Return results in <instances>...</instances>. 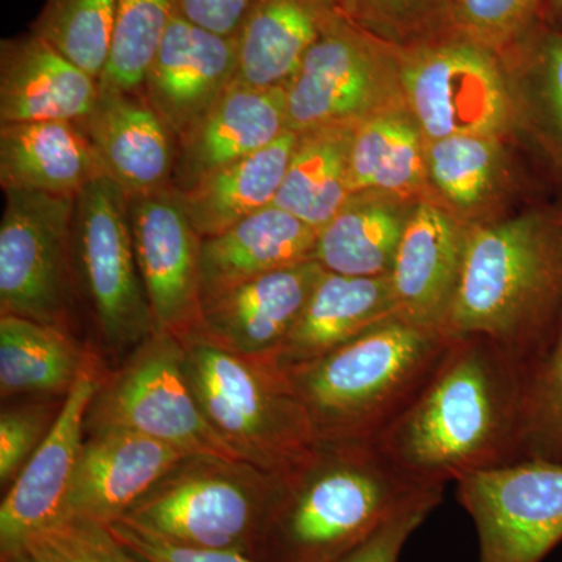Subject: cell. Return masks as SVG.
Masks as SVG:
<instances>
[{
	"instance_id": "cell-1",
	"label": "cell",
	"mask_w": 562,
	"mask_h": 562,
	"mask_svg": "<svg viewBox=\"0 0 562 562\" xmlns=\"http://www.w3.org/2000/svg\"><path fill=\"white\" fill-rule=\"evenodd\" d=\"M528 371L490 339L454 338L376 446L403 475L428 487L520 461Z\"/></svg>"
},
{
	"instance_id": "cell-2",
	"label": "cell",
	"mask_w": 562,
	"mask_h": 562,
	"mask_svg": "<svg viewBox=\"0 0 562 562\" xmlns=\"http://www.w3.org/2000/svg\"><path fill=\"white\" fill-rule=\"evenodd\" d=\"M561 330L562 213L473 224L443 333L482 336L531 368Z\"/></svg>"
},
{
	"instance_id": "cell-3",
	"label": "cell",
	"mask_w": 562,
	"mask_h": 562,
	"mask_svg": "<svg viewBox=\"0 0 562 562\" xmlns=\"http://www.w3.org/2000/svg\"><path fill=\"white\" fill-rule=\"evenodd\" d=\"M425 490L376 442H321L286 476L255 560L336 562Z\"/></svg>"
},
{
	"instance_id": "cell-4",
	"label": "cell",
	"mask_w": 562,
	"mask_h": 562,
	"mask_svg": "<svg viewBox=\"0 0 562 562\" xmlns=\"http://www.w3.org/2000/svg\"><path fill=\"white\" fill-rule=\"evenodd\" d=\"M453 338L394 317L284 369L319 442H375L416 397Z\"/></svg>"
},
{
	"instance_id": "cell-5",
	"label": "cell",
	"mask_w": 562,
	"mask_h": 562,
	"mask_svg": "<svg viewBox=\"0 0 562 562\" xmlns=\"http://www.w3.org/2000/svg\"><path fill=\"white\" fill-rule=\"evenodd\" d=\"M184 369L203 416L241 460L288 476L319 447L305 406L273 358H249L191 335Z\"/></svg>"
},
{
	"instance_id": "cell-6",
	"label": "cell",
	"mask_w": 562,
	"mask_h": 562,
	"mask_svg": "<svg viewBox=\"0 0 562 562\" xmlns=\"http://www.w3.org/2000/svg\"><path fill=\"white\" fill-rule=\"evenodd\" d=\"M284 483L244 460L190 454L120 520L165 541L255 560Z\"/></svg>"
},
{
	"instance_id": "cell-7",
	"label": "cell",
	"mask_w": 562,
	"mask_h": 562,
	"mask_svg": "<svg viewBox=\"0 0 562 562\" xmlns=\"http://www.w3.org/2000/svg\"><path fill=\"white\" fill-rule=\"evenodd\" d=\"M398 68L406 106L427 140L502 138L519 120L505 58L458 33L398 49Z\"/></svg>"
},
{
	"instance_id": "cell-8",
	"label": "cell",
	"mask_w": 562,
	"mask_h": 562,
	"mask_svg": "<svg viewBox=\"0 0 562 562\" xmlns=\"http://www.w3.org/2000/svg\"><path fill=\"white\" fill-rule=\"evenodd\" d=\"M106 430L139 432L187 454L241 460L203 416L184 369L183 344L168 331L151 333L120 371L103 379L85 431Z\"/></svg>"
},
{
	"instance_id": "cell-9",
	"label": "cell",
	"mask_w": 562,
	"mask_h": 562,
	"mask_svg": "<svg viewBox=\"0 0 562 562\" xmlns=\"http://www.w3.org/2000/svg\"><path fill=\"white\" fill-rule=\"evenodd\" d=\"M290 131L358 127L405 103L398 49L336 13L286 85Z\"/></svg>"
},
{
	"instance_id": "cell-10",
	"label": "cell",
	"mask_w": 562,
	"mask_h": 562,
	"mask_svg": "<svg viewBox=\"0 0 562 562\" xmlns=\"http://www.w3.org/2000/svg\"><path fill=\"white\" fill-rule=\"evenodd\" d=\"M128 203L120 187L99 177L74 205V273L103 338L116 350L135 349L157 330L136 261Z\"/></svg>"
},
{
	"instance_id": "cell-11",
	"label": "cell",
	"mask_w": 562,
	"mask_h": 562,
	"mask_svg": "<svg viewBox=\"0 0 562 562\" xmlns=\"http://www.w3.org/2000/svg\"><path fill=\"white\" fill-rule=\"evenodd\" d=\"M77 198V195H76ZM76 198L5 191L0 222V312L58 325L72 286Z\"/></svg>"
},
{
	"instance_id": "cell-12",
	"label": "cell",
	"mask_w": 562,
	"mask_h": 562,
	"mask_svg": "<svg viewBox=\"0 0 562 562\" xmlns=\"http://www.w3.org/2000/svg\"><path fill=\"white\" fill-rule=\"evenodd\" d=\"M454 483L479 536L476 562H542L562 542V464L514 461Z\"/></svg>"
},
{
	"instance_id": "cell-13",
	"label": "cell",
	"mask_w": 562,
	"mask_h": 562,
	"mask_svg": "<svg viewBox=\"0 0 562 562\" xmlns=\"http://www.w3.org/2000/svg\"><path fill=\"white\" fill-rule=\"evenodd\" d=\"M133 246L155 328L179 339L201 330L202 236L173 188L132 198Z\"/></svg>"
},
{
	"instance_id": "cell-14",
	"label": "cell",
	"mask_w": 562,
	"mask_h": 562,
	"mask_svg": "<svg viewBox=\"0 0 562 562\" xmlns=\"http://www.w3.org/2000/svg\"><path fill=\"white\" fill-rule=\"evenodd\" d=\"M103 382L94 355L61 402L60 413L0 505V557L33 532L65 519L66 502L83 447L85 420Z\"/></svg>"
},
{
	"instance_id": "cell-15",
	"label": "cell",
	"mask_w": 562,
	"mask_h": 562,
	"mask_svg": "<svg viewBox=\"0 0 562 562\" xmlns=\"http://www.w3.org/2000/svg\"><path fill=\"white\" fill-rule=\"evenodd\" d=\"M472 225L441 203L414 205L390 276L398 319L443 331Z\"/></svg>"
},
{
	"instance_id": "cell-16",
	"label": "cell",
	"mask_w": 562,
	"mask_h": 562,
	"mask_svg": "<svg viewBox=\"0 0 562 562\" xmlns=\"http://www.w3.org/2000/svg\"><path fill=\"white\" fill-rule=\"evenodd\" d=\"M238 74V38L176 14L144 81L143 92L177 139L205 116Z\"/></svg>"
},
{
	"instance_id": "cell-17",
	"label": "cell",
	"mask_w": 562,
	"mask_h": 562,
	"mask_svg": "<svg viewBox=\"0 0 562 562\" xmlns=\"http://www.w3.org/2000/svg\"><path fill=\"white\" fill-rule=\"evenodd\" d=\"M324 273L319 262L306 261L203 299L195 335L243 357L273 358Z\"/></svg>"
},
{
	"instance_id": "cell-18",
	"label": "cell",
	"mask_w": 562,
	"mask_h": 562,
	"mask_svg": "<svg viewBox=\"0 0 562 562\" xmlns=\"http://www.w3.org/2000/svg\"><path fill=\"white\" fill-rule=\"evenodd\" d=\"M187 457L139 432H90L81 447L65 517L116 522Z\"/></svg>"
},
{
	"instance_id": "cell-19",
	"label": "cell",
	"mask_w": 562,
	"mask_h": 562,
	"mask_svg": "<svg viewBox=\"0 0 562 562\" xmlns=\"http://www.w3.org/2000/svg\"><path fill=\"white\" fill-rule=\"evenodd\" d=\"M290 132L286 88L233 83L205 116L177 139L172 188L184 191Z\"/></svg>"
},
{
	"instance_id": "cell-20",
	"label": "cell",
	"mask_w": 562,
	"mask_h": 562,
	"mask_svg": "<svg viewBox=\"0 0 562 562\" xmlns=\"http://www.w3.org/2000/svg\"><path fill=\"white\" fill-rule=\"evenodd\" d=\"M87 132L103 177L128 199L172 188L177 136L144 92H103L90 116L79 122Z\"/></svg>"
},
{
	"instance_id": "cell-21",
	"label": "cell",
	"mask_w": 562,
	"mask_h": 562,
	"mask_svg": "<svg viewBox=\"0 0 562 562\" xmlns=\"http://www.w3.org/2000/svg\"><path fill=\"white\" fill-rule=\"evenodd\" d=\"M99 95V80L35 33L0 43V124L81 122Z\"/></svg>"
},
{
	"instance_id": "cell-22",
	"label": "cell",
	"mask_w": 562,
	"mask_h": 562,
	"mask_svg": "<svg viewBox=\"0 0 562 562\" xmlns=\"http://www.w3.org/2000/svg\"><path fill=\"white\" fill-rule=\"evenodd\" d=\"M319 231L272 205L210 238H202L203 299L266 273L314 260Z\"/></svg>"
},
{
	"instance_id": "cell-23",
	"label": "cell",
	"mask_w": 562,
	"mask_h": 562,
	"mask_svg": "<svg viewBox=\"0 0 562 562\" xmlns=\"http://www.w3.org/2000/svg\"><path fill=\"white\" fill-rule=\"evenodd\" d=\"M394 317L397 305L390 276L350 277L325 271L273 360L281 369L316 360Z\"/></svg>"
},
{
	"instance_id": "cell-24",
	"label": "cell",
	"mask_w": 562,
	"mask_h": 562,
	"mask_svg": "<svg viewBox=\"0 0 562 562\" xmlns=\"http://www.w3.org/2000/svg\"><path fill=\"white\" fill-rule=\"evenodd\" d=\"M103 177L102 166L79 122L0 124V187L76 198Z\"/></svg>"
},
{
	"instance_id": "cell-25",
	"label": "cell",
	"mask_w": 562,
	"mask_h": 562,
	"mask_svg": "<svg viewBox=\"0 0 562 562\" xmlns=\"http://www.w3.org/2000/svg\"><path fill=\"white\" fill-rule=\"evenodd\" d=\"M336 13L330 0H251L236 33V83L286 88Z\"/></svg>"
},
{
	"instance_id": "cell-26",
	"label": "cell",
	"mask_w": 562,
	"mask_h": 562,
	"mask_svg": "<svg viewBox=\"0 0 562 562\" xmlns=\"http://www.w3.org/2000/svg\"><path fill=\"white\" fill-rule=\"evenodd\" d=\"M425 146L427 139L406 103L361 122L351 144V195L432 201Z\"/></svg>"
},
{
	"instance_id": "cell-27",
	"label": "cell",
	"mask_w": 562,
	"mask_h": 562,
	"mask_svg": "<svg viewBox=\"0 0 562 562\" xmlns=\"http://www.w3.org/2000/svg\"><path fill=\"white\" fill-rule=\"evenodd\" d=\"M297 139V133L286 132L257 154L211 173L188 190L176 191L195 232L210 238L272 206Z\"/></svg>"
},
{
	"instance_id": "cell-28",
	"label": "cell",
	"mask_w": 562,
	"mask_h": 562,
	"mask_svg": "<svg viewBox=\"0 0 562 562\" xmlns=\"http://www.w3.org/2000/svg\"><path fill=\"white\" fill-rule=\"evenodd\" d=\"M416 203L379 194L351 195L319 232L314 261L339 276H391Z\"/></svg>"
},
{
	"instance_id": "cell-29",
	"label": "cell",
	"mask_w": 562,
	"mask_h": 562,
	"mask_svg": "<svg viewBox=\"0 0 562 562\" xmlns=\"http://www.w3.org/2000/svg\"><path fill=\"white\" fill-rule=\"evenodd\" d=\"M355 131L335 125L297 133V146L273 205L321 232L351 198Z\"/></svg>"
},
{
	"instance_id": "cell-30",
	"label": "cell",
	"mask_w": 562,
	"mask_h": 562,
	"mask_svg": "<svg viewBox=\"0 0 562 562\" xmlns=\"http://www.w3.org/2000/svg\"><path fill=\"white\" fill-rule=\"evenodd\" d=\"M88 355L58 325L0 314V394L68 395Z\"/></svg>"
},
{
	"instance_id": "cell-31",
	"label": "cell",
	"mask_w": 562,
	"mask_h": 562,
	"mask_svg": "<svg viewBox=\"0 0 562 562\" xmlns=\"http://www.w3.org/2000/svg\"><path fill=\"white\" fill-rule=\"evenodd\" d=\"M502 138L457 135L427 140L425 160L432 201L473 222L501 194L506 180Z\"/></svg>"
},
{
	"instance_id": "cell-32",
	"label": "cell",
	"mask_w": 562,
	"mask_h": 562,
	"mask_svg": "<svg viewBox=\"0 0 562 562\" xmlns=\"http://www.w3.org/2000/svg\"><path fill=\"white\" fill-rule=\"evenodd\" d=\"M543 146L562 165V31L542 21L505 57Z\"/></svg>"
},
{
	"instance_id": "cell-33",
	"label": "cell",
	"mask_w": 562,
	"mask_h": 562,
	"mask_svg": "<svg viewBox=\"0 0 562 562\" xmlns=\"http://www.w3.org/2000/svg\"><path fill=\"white\" fill-rule=\"evenodd\" d=\"M117 0H44L31 32L101 80L109 63Z\"/></svg>"
},
{
	"instance_id": "cell-34",
	"label": "cell",
	"mask_w": 562,
	"mask_h": 562,
	"mask_svg": "<svg viewBox=\"0 0 562 562\" xmlns=\"http://www.w3.org/2000/svg\"><path fill=\"white\" fill-rule=\"evenodd\" d=\"M176 14L177 0H117L116 24L101 91L143 92L147 70Z\"/></svg>"
},
{
	"instance_id": "cell-35",
	"label": "cell",
	"mask_w": 562,
	"mask_h": 562,
	"mask_svg": "<svg viewBox=\"0 0 562 562\" xmlns=\"http://www.w3.org/2000/svg\"><path fill=\"white\" fill-rule=\"evenodd\" d=\"M520 460L562 464V330L528 371Z\"/></svg>"
},
{
	"instance_id": "cell-36",
	"label": "cell",
	"mask_w": 562,
	"mask_h": 562,
	"mask_svg": "<svg viewBox=\"0 0 562 562\" xmlns=\"http://www.w3.org/2000/svg\"><path fill=\"white\" fill-rule=\"evenodd\" d=\"M335 10L371 33L397 47L414 46L450 32L447 0H330Z\"/></svg>"
},
{
	"instance_id": "cell-37",
	"label": "cell",
	"mask_w": 562,
	"mask_h": 562,
	"mask_svg": "<svg viewBox=\"0 0 562 562\" xmlns=\"http://www.w3.org/2000/svg\"><path fill=\"white\" fill-rule=\"evenodd\" d=\"M0 562H144L113 535L109 525L65 517L33 532Z\"/></svg>"
},
{
	"instance_id": "cell-38",
	"label": "cell",
	"mask_w": 562,
	"mask_h": 562,
	"mask_svg": "<svg viewBox=\"0 0 562 562\" xmlns=\"http://www.w3.org/2000/svg\"><path fill=\"white\" fill-rule=\"evenodd\" d=\"M450 32L502 57L543 21V0H447Z\"/></svg>"
},
{
	"instance_id": "cell-39",
	"label": "cell",
	"mask_w": 562,
	"mask_h": 562,
	"mask_svg": "<svg viewBox=\"0 0 562 562\" xmlns=\"http://www.w3.org/2000/svg\"><path fill=\"white\" fill-rule=\"evenodd\" d=\"M61 405L49 403L3 409L0 416V484L10 487L50 431Z\"/></svg>"
},
{
	"instance_id": "cell-40",
	"label": "cell",
	"mask_w": 562,
	"mask_h": 562,
	"mask_svg": "<svg viewBox=\"0 0 562 562\" xmlns=\"http://www.w3.org/2000/svg\"><path fill=\"white\" fill-rule=\"evenodd\" d=\"M443 487H430L384 520L371 536L336 562H398L403 547L442 501Z\"/></svg>"
},
{
	"instance_id": "cell-41",
	"label": "cell",
	"mask_w": 562,
	"mask_h": 562,
	"mask_svg": "<svg viewBox=\"0 0 562 562\" xmlns=\"http://www.w3.org/2000/svg\"><path fill=\"white\" fill-rule=\"evenodd\" d=\"M109 527L113 535L144 562H260L232 550L198 549L165 541L132 527L124 520H116Z\"/></svg>"
},
{
	"instance_id": "cell-42",
	"label": "cell",
	"mask_w": 562,
	"mask_h": 562,
	"mask_svg": "<svg viewBox=\"0 0 562 562\" xmlns=\"http://www.w3.org/2000/svg\"><path fill=\"white\" fill-rule=\"evenodd\" d=\"M251 0H177L184 20L220 35L235 36Z\"/></svg>"
},
{
	"instance_id": "cell-43",
	"label": "cell",
	"mask_w": 562,
	"mask_h": 562,
	"mask_svg": "<svg viewBox=\"0 0 562 562\" xmlns=\"http://www.w3.org/2000/svg\"><path fill=\"white\" fill-rule=\"evenodd\" d=\"M543 21L562 31V0H543Z\"/></svg>"
}]
</instances>
